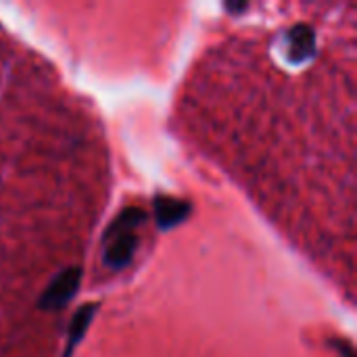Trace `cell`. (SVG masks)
I'll return each mask as SVG.
<instances>
[{
  "label": "cell",
  "instance_id": "cell-6",
  "mask_svg": "<svg viewBox=\"0 0 357 357\" xmlns=\"http://www.w3.org/2000/svg\"><path fill=\"white\" fill-rule=\"evenodd\" d=\"M146 213L138 207H126L123 211L117 213V218L111 222V226L107 228L105 234H111V232H123V230H136L142 222H144Z\"/></svg>",
  "mask_w": 357,
  "mask_h": 357
},
{
  "label": "cell",
  "instance_id": "cell-7",
  "mask_svg": "<svg viewBox=\"0 0 357 357\" xmlns=\"http://www.w3.org/2000/svg\"><path fill=\"white\" fill-rule=\"evenodd\" d=\"M249 8V4H232V2H228L226 4V10H230V13H243V10H247Z\"/></svg>",
  "mask_w": 357,
  "mask_h": 357
},
{
  "label": "cell",
  "instance_id": "cell-3",
  "mask_svg": "<svg viewBox=\"0 0 357 357\" xmlns=\"http://www.w3.org/2000/svg\"><path fill=\"white\" fill-rule=\"evenodd\" d=\"M318 48V38L314 27H310L307 23H297L289 29L287 33V54L289 61L295 65H301L310 59H314Z\"/></svg>",
  "mask_w": 357,
  "mask_h": 357
},
{
  "label": "cell",
  "instance_id": "cell-1",
  "mask_svg": "<svg viewBox=\"0 0 357 357\" xmlns=\"http://www.w3.org/2000/svg\"><path fill=\"white\" fill-rule=\"evenodd\" d=\"M79 282H82V268H77V266L65 268L44 289V293L40 295L38 307L44 310V312L63 310L75 297V293L79 289Z\"/></svg>",
  "mask_w": 357,
  "mask_h": 357
},
{
  "label": "cell",
  "instance_id": "cell-2",
  "mask_svg": "<svg viewBox=\"0 0 357 357\" xmlns=\"http://www.w3.org/2000/svg\"><path fill=\"white\" fill-rule=\"evenodd\" d=\"M107 251H105V264L111 270H123L132 264L136 249H138V236L134 230H123V232H111L105 234Z\"/></svg>",
  "mask_w": 357,
  "mask_h": 357
},
{
  "label": "cell",
  "instance_id": "cell-4",
  "mask_svg": "<svg viewBox=\"0 0 357 357\" xmlns=\"http://www.w3.org/2000/svg\"><path fill=\"white\" fill-rule=\"evenodd\" d=\"M190 211H192V205L184 199L165 197V195L155 197V220H157L159 230H163V232L174 230L180 224H184L188 220Z\"/></svg>",
  "mask_w": 357,
  "mask_h": 357
},
{
  "label": "cell",
  "instance_id": "cell-5",
  "mask_svg": "<svg viewBox=\"0 0 357 357\" xmlns=\"http://www.w3.org/2000/svg\"><path fill=\"white\" fill-rule=\"evenodd\" d=\"M96 312H98V303L82 305L75 312V316H73V320L69 324V331H67V345H65V351H63L61 357L73 356L75 347L82 343V339H84V335H86V331H88V326H90V322H92V318H94Z\"/></svg>",
  "mask_w": 357,
  "mask_h": 357
}]
</instances>
